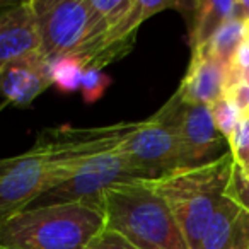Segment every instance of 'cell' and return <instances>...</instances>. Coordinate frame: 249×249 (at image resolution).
Wrapping results in <instances>:
<instances>
[{
    "label": "cell",
    "mask_w": 249,
    "mask_h": 249,
    "mask_svg": "<svg viewBox=\"0 0 249 249\" xmlns=\"http://www.w3.org/2000/svg\"><path fill=\"white\" fill-rule=\"evenodd\" d=\"M135 126L137 121H120L45 128L29 150L0 159V225L69 181L90 157L116 147Z\"/></svg>",
    "instance_id": "cell-1"
},
{
    "label": "cell",
    "mask_w": 249,
    "mask_h": 249,
    "mask_svg": "<svg viewBox=\"0 0 249 249\" xmlns=\"http://www.w3.org/2000/svg\"><path fill=\"white\" fill-rule=\"evenodd\" d=\"M231 152L203 166L183 167L149 181L171 208L190 249H198L234 176Z\"/></svg>",
    "instance_id": "cell-2"
},
{
    "label": "cell",
    "mask_w": 249,
    "mask_h": 249,
    "mask_svg": "<svg viewBox=\"0 0 249 249\" xmlns=\"http://www.w3.org/2000/svg\"><path fill=\"white\" fill-rule=\"evenodd\" d=\"M104 213L80 203L29 207L0 225V249H87Z\"/></svg>",
    "instance_id": "cell-3"
},
{
    "label": "cell",
    "mask_w": 249,
    "mask_h": 249,
    "mask_svg": "<svg viewBox=\"0 0 249 249\" xmlns=\"http://www.w3.org/2000/svg\"><path fill=\"white\" fill-rule=\"evenodd\" d=\"M104 229L139 249H190L171 208L149 181L113 186L104 196Z\"/></svg>",
    "instance_id": "cell-4"
},
{
    "label": "cell",
    "mask_w": 249,
    "mask_h": 249,
    "mask_svg": "<svg viewBox=\"0 0 249 249\" xmlns=\"http://www.w3.org/2000/svg\"><path fill=\"white\" fill-rule=\"evenodd\" d=\"M179 97L174 92L164 106L137 126L120 143L121 156L142 181H152L183 169L176 111Z\"/></svg>",
    "instance_id": "cell-5"
},
{
    "label": "cell",
    "mask_w": 249,
    "mask_h": 249,
    "mask_svg": "<svg viewBox=\"0 0 249 249\" xmlns=\"http://www.w3.org/2000/svg\"><path fill=\"white\" fill-rule=\"evenodd\" d=\"M142 181L126 164L120 149L101 152L90 157L69 181L46 191L31 207H46L60 203H80L103 212L104 196L113 186Z\"/></svg>",
    "instance_id": "cell-6"
},
{
    "label": "cell",
    "mask_w": 249,
    "mask_h": 249,
    "mask_svg": "<svg viewBox=\"0 0 249 249\" xmlns=\"http://www.w3.org/2000/svg\"><path fill=\"white\" fill-rule=\"evenodd\" d=\"M41 53L50 60L80 62L90 38L92 11L89 0H35Z\"/></svg>",
    "instance_id": "cell-7"
},
{
    "label": "cell",
    "mask_w": 249,
    "mask_h": 249,
    "mask_svg": "<svg viewBox=\"0 0 249 249\" xmlns=\"http://www.w3.org/2000/svg\"><path fill=\"white\" fill-rule=\"evenodd\" d=\"M176 128L184 167L203 166L231 152L229 142L215 126L210 107L205 104H188L179 97Z\"/></svg>",
    "instance_id": "cell-8"
},
{
    "label": "cell",
    "mask_w": 249,
    "mask_h": 249,
    "mask_svg": "<svg viewBox=\"0 0 249 249\" xmlns=\"http://www.w3.org/2000/svg\"><path fill=\"white\" fill-rule=\"evenodd\" d=\"M41 52L35 0L0 9V69L14 60Z\"/></svg>",
    "instance_id": "cell-9"
},
{
    "label": "cell",
    "mask_w": 249,
    "mask_h": 249,
    "mask_svg": "<svg viewBox=\"0 0 249 249\" xmlns=\"http://www.w3.org/2000/svg\"><path fill=\"white\" fill-rule=\"evenodd\" d=\"M50 86H53L52 62L41 52L0 69V94L16 106H29Z\"/></svg>",
    "instance_id": "cell-10"
},
{
    "label": "cell",
    "mask_w": 249,
    "mask_h": 249,
    "mask_svg": "<svg viewBox=\"0 0 249 249\" xmlns=\"http://www.w3.org/2000/svg\"><path fill=\"white\" fill-rule=\"evenodd\" d=\"M227 67L210 56L205 48L191 50V60L186 75L183 77L178 96L188 104L210 106L225 94Z\"/></svg>",
    "instance_id": "cell-11"
},
{
    "label": "cell",
    "mask_w": 249,
    "mask_h": 249,
    "mask_svg": "<svg viewBox=\"0 0 249 249\" xmlns=\"http://www.w3.org/2000/svg\"><path fill=\"white\" fill-rule=\"evenodd\" d=\"M198 249H249V212L225 193Z\"/></svg>",
    "instance_id": "cell-12"
},
{
    "label": "cell",
    "mask_w": 249,
    "mask_h": 249,
    "mask_svg": "<svg viewBox=\"0 0 249 249\" xmlns=\"http://www.w3.org/2000/svg\"><path fill=\"white\" fill-rule=\"evenodd\" d=\"M191 9H193V22L190 29L191 50L207 45L225 22L237 19L234 0H200L193 2Z\"/></svg>",
    "instance_id": "cell-13"
},
{
    "label": "cell",
    "mask_w": 249,
    "mask_h": 249,
    "mask_svg": "<svg viewBox=\"0 0 249 249\" xmlns=\"http://www.w3.org/2000/svg\"><path fill=\"white\" fill-rule=\"evenodd\" d=\"M242 43H244V21L232 19V21L225 22L212 36L210 41L207 45L200 46V48H205V52L210 56H213L217 62L229 67L232 56H234V53L237 52V48Z\"/></svg>",
    "instance_id": "cell-14"
},
{
    "label": "cell",
    "mask_w": 249,
    "mask_h": 249,
    "mask_svg": "<svg viewBox=\"0 0 249 249\" xmlns=\"http://www.w3.org/2000/svg\"><path fill=\"white\" fill-rule=\"evenodd\" d=\"M86 67L77 58H58L52 62V80L53 86L62 92H72L80 89Z\"/></svg>",
    "instance_id": "cell-15"
},
{
    "label": "cell",
    "mask_w": 249,
    "mask_h": 249,
    "mask_svg": "<svg viewBox=\"0 0 249 249\" xmlns=\"http://www.w3.org/2000/svg\"><path fill=\"white\" fill-rule=\"evenodd\" d=\"M208 107H210L212 118H213V123H215V126H217V130L229 142V140L232 139V135H234L239 121H241V118H242L241 109H239L234 101L229 96H225V94L220 99L212 103Z\"/></svg>",
    "instance_id": "cell-16"
},
{
    "label": "cell",
    "mask_w": 249,
    "mask_h": 249,
    "mask_svg": "<svg viewBox=\"0 0 249 249\" xmlns=\"http://www.w3.org/2000/svg\"><path fill=\"white\" fill-rule=\"evenodd\" d=\"M229 147H231L235 167L246 176H249V113L242 114L234 135L229 140Z\"/></svg>",
    "instance_id": "cell-17"
},
{
    "label": "cell",
    "mask_w": 249,
    "mask_h": 249,
    "mask_svg": "<svg viewBox=\"0 0 249 249\" xmlns=\"http://www.w3.org/2000/svg\"><path fill=\"white\" fill-rule=\"evenodd\" d=\"M107 86H109V77L103 73V70H94L87 69L84 72L82 84H80V90L86 103H94V101L101 99L103 94L106 92Z\"/></svg>",
    "instance_id": "cell-18"
},
{
    "label": "cell",
    "mask_w": 249,
    "mask_h": 249,
    "mask_svg": "<svg viewBox=\"0 0 249 249\" xmlns=\"http://www.w3.org/2000/svg\"><path fill=\"white\" fill-rule=\"evenodd\" d=\"M87 249H139L133 246L128 239H124L121 234L109 229H104L96 239L89 244Z\"/></svg>",
    "instance_id": "cell-19"
},
{
    "label": "cell",
    "mask_w": 249,
    "mask_h": 249,
    "mask_svg": "<svg viewBox=\"0 0 249 249\" xmlns=\"http://www.w3.org/2000/svg\"><path fill=\"white\" fill-rule=\"evenodd\" d=\"M229 193L249 212V176L234 167V176H232L231 186H229Z\"/></svg>",
    "instance_id": "cell-20"
},
{
    "label": "cell",
    "mask_w": 249,
    "mask_h": 249,
    "mask_svg": "<svg viewBox=\"0 0 249 249\" xmlns=\"http://www.w3.org/2000/svg\"><path fill=\"white\" fill-rule=\"evenodd\" d=\"M235 11H237L239 21H248L249 19V0H237V2H235Z\"/></svg>",
    "instance_id": "cell-21"
},
{
    "label": "cell",
    "mask_w": 249,
    "mask_h": 249,
    "mask_svg": "<svg viewBox=\"0 0 249 249\" xmlns=\"http://www.w3.org/2000/svg\"><path fill=\"white\" fill-rule=\"evenodd\" d=\"M244 43L249 45V19L244 21Z\"/></svg>",
    "instance_id": "cell-22"
},
{
    "label": "cell",
    "mask_w": 249,
    "mask_h": 249,
    "mask_svg": "<svg viewBox=\"0 0 249 249\" xmlns=\"http://www.w3.org/2000/svg\"><path fill=\"white\" fill-rule=\"evenodd\" d=\"M12 4H14V2H11V0H0V9H5Z\"/></svg>",
    "instance_id": "cell-23"
},
{
    "label": "cell",
    "mask_w": 249,
    "mask_h": 249,
    "mask_svg": "<svg viewBox=\"0 0 249 249\" xmlns=\"http://www.w3.org/2000/svg\"><path fill=\"white\" fill-rule=\"evenodd\" d=\"M248 113H249V111H248Z\"/></svg>",
    "instance_id": "cell-24"
}]
</instances>
